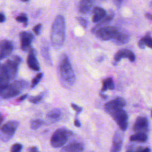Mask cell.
I'll list each match as a JSON object with an SVG mask.
<instances>
[{
    "label": "cell",
    "instance_id": "cell-1",
    "mask_svg": "<svg viewBox=\"0 0 152 152\" xmlns=\"http://www.w3.org/2000/svg\"><path fill=\"white\" fill-rule=\"evenodd\" d=\"M65 36V21L63 15H58L52 24L50 41L56 50L61 49L64 43Z\"/></svg>",
    "mask_w": 152,
    "mask_h": 152
},
{
    "label": "cell",
    "instance_id": "cell-2",
    "mask_svg": "<svg viewBox=\"0 0 152 152\" xmlns=\"http://www.w3.org/2000/svg\"><path fill=\"white\" fill-rule=\"evenodd\" d=\"M58 73L61 82L65 88L71 87L75 81V76L68 56L64 54L59 59Z\"/></svg>",
    "mask_w": 152,
    "mask_h": 152
},
{
    "label": "cell",
    "instance_id": "cell-3",
    "mask_svg": "<svg viewBox=\"0 0 152 152\" xmlns=\"http://www.w3.org/2000/svg\"><path fill=\"white\" fill-rule=\"evenodd\" d=\"M28 86V83L24 80H17L10 84L8 86L0 89L2 99H7L17 96Z\"/></svg>",
    "mask_w": 152,
    "mask_h": 152
},
{
    "label": "cell",
    "instance_id": "cell-4",
    "mask_svg": "<svg viewBox=\"0 0 152 152\" xmlns=\"http://www.w3.org/2000/svg\"><path fill=\"white\" fill-rule=\"evenodd\" d=\"M72 132L66 128H59L56 129L50 138V144L54 148L63 146L68 141Z\"/></svg>",
    "mask_w": 152,
    "mask_h": 152
},
{
    "label": "cell",
    "instance_id": "cell-5",
    "mask_svg": "<svg viewBox=\"0 0 152 152\" xmlns=\"http://www.w3.org/2000/svg\"><path fill=\"white\" fill-rule=\"evenodd\" d=\"M19 125V122L17 121L11 120L7 122L1 128L0 138L2 141L7 142L14 136L15 132Z\"/></svg>",
    "mask_w": 152,
    "mask_h": 152
},
{
    "label": "cell",
    "instance_id": "cell-6",
    "mask_svg": "<svg viewBox=\"0 0 152 152\" xmlns=\"http://www.w3.org/2000/svg\"><path fill=\"white\" fill-rule=\"evenodd\" d=\"M113 120L116 122L120 129L125 131L128 128V115L125 110L120 109L112 112L110 115Z\"/></svg>",
    "mask_w": 152,
    "mask_h": 152
},
{
    "label": "cell",
    "instance_id": "cell-7",
    "mask_svg": "<svg viewBox=\"0 0 152 152\" xmlns=\"http://www.w3.org/2000/svg\"><path fill=\"white\" fill-rule=\"evenodd\" d=\"M118 30L112 26H104L100 28L95 33L97 36L103 40H113L118 34Z\"/></svg>",
    "mask_w": 152,
    "mask_h": 152
},
{
    "label": "cell",
    "instance_id": "cell-8",
    "mask_svg": "<svg viewBox=\"0 0 152 152\" xmlns=\"http://www.w3.org/2000/svg\"><path fill=\"white\" fill-rule=\"evenodd\" d=\"M126 104V102L124 98L121 97H118L115 99L108 102L104 104V110L110 115L114 111L122 109Z\"/></svg>",
    "mask_w": 152,
    "mask_h": 152
},
{
    "label": "cell",
    "instance_id": "cell-9",
    "mask_svg": "<svg viewBox=\"0 0 152 152\" xmlns=\"http://www.w3.org/2000/svg\"><path fill=\"white\" fill-rule=\"evenodd\" d=\"M20 38L21 49L24 51L30 52L32 49L31 43L34 39L33 35L30 32L22 31L20 34Z\"/></svg>",
    "mask_w": 152,
    "mask_h": 152
},
{
    "label": "cell",
    "instance_id": "cell-10",
    "mask_svg": "<svg viewBox=\"0 0 152 152\" xmlns=\"http://www.w3.org/2000/svg\"><path fill=\"white\" fill-rule=\"evenodd\" d=\"M148 121L145 117L139 116L137 118L134 125L133 130L135 132H144L148 131Z\"/></svg>",
    "mask_w": 152,
    "mask_h": 152
},
{
    "label": "cell",
    "instance_id": "cell-11",
    "mask_svg": "<svg viewBox=\"0 0 152 152\" xmlns=\"http://www.w3.org/2000/svg\"><path fill=\"white\" fill-rule=\"evenodd\" d=\"M123 134L119 131H116L112 140V144L110 152H121L123 143Z\"/></svg>",
    "mask_w": 152,
    "mask_h": 152
},
{
    "label": "cell",
    "instance_id": "cell-12",
    "mask_svg": "<svg viewBox=\"0 0 152 152\" xmlns=\"http://www.w3.org/2000/svg\"><path fill=\"white\" fill-rule=\"evenodd\" d=\"M13 50V45L12 42L8 40H2L1 42L0 48V59L4 58L9 56Z\"/></svg>",
    "mask_w": 152,
    "mask_h": 152
},
{
    "label": "cell",
    "instance_id": "cell-13",
    "mask_svg": "<svg viewBox=\"0 0 152 152\" xmlns=\"http://www.w3.org/2000/svg\"><path fill=\"white\" fill-rule=\"evenodd\" d=\"M4 67L11 79L14 78L17 74L18 64L12 59L7 60L4 64Z\"/></svg>",
    "mask_w": 152,
    "mask_h": 152
},
{
    "label": "cell",
    "instance_id": "cell-14",
    "mask_svg": "<svg viewBox=\"0 0 152 152\" xmlns=\"http://www.w3.org/2000/svg\"><path fill=\"white\" fill-rule=\"evenodd\" d=\"M27 62L28 67L30 69L36 71H37L40 69L39 64L36 56L35 50L33 48L29 52V54L27 56Z\"/></svg>",
    "mask_w": 152,
    "mask_h": 152
},
{
    "label": "cell",
    "instance_id": "cell-15",
    "mask_svg": "<svg viewBox=\"0 0 152 152\" xmlns=\"http://www.w3.org/2000/svg\"><path fill=\"white\" fill-rule=\"evenodd\" d=\"M123 58H128L131 62H134L135 59V56L134 53L132 51L126 49H121L117 52L114 56V59L116 62H119Z\"/></svg>",
    "mask_w": 152,
    "mask_h": 152
},
{
    "label": "cell",
    "instance_id": "cell-16",
    "mask_svg": "<svg viewBox=\"0 0 152 152\" xmlns=\"http://www.w3.org/2000/svg\"><path fill=\"white\" fill-rule=\"evenodd\" d=\"M84 146L81 142H71L64 147L61 152H84Z\"/></svg>",
    "mask_w": 152,
    "mask_h": 152
},
{
    "label": "cell",
    "instance_id": "cell-17",
    "mask_svg": "<svg viewBox=\"0 0 152 152\" xmlns=\"http://www.w3.org/2000/svg\"><path fill=\"white\" fill-rule=\"evenodd\" d=\"M10 79L4 64L1 65L0 68V89L8 86L10 84Z\"/></svg>",
    "mask_w": 152,
    "mask_h": 152
},
{
    "label": "cell",
    "instance_id": "cell-18",
    "mask_svg": "<svg viewBox=\"0 0 152 152\" xmlns=\"http://www.w3.org/2000/svg\"><path fill=\"white\" fill-rule=\"evenodd\" d=\"M93 16L92 18V21L93 23L99 22L106 15V11L102 8L96 7L93 10Z\"/></svg>",
    "mask_w": 152,
    "mask_h": 152
},
{
    "label": "cell",
    "instance_id": "cell-19",
    "mask_svg": "<svg viewBox=\"0 0 152 152\" xmlns=\"http://www.w3.org/2000/svg\"><path fill=\"white\" fill-rule=\"evenodd\" d=\"M93 4V0H81L78 4V11L83 14L87 13L91 8Z\"/></svg>",
    "mask_w": 152,
    "mask_h": 152
},
{
    "label": "cell",
    "instance_id": "cell-20",
    "mask_svg": "<svg viewBox=\"0 0 152 152\" xmlns=\"http://www.w3.org/2000/svg\"><path fill=\"white\" fill-rule=\"evenodd\" d=\"M129 36L128 34L119 32L115 38L113 39V41L115 44L120 45L127 43L129 41Z\"/></svg>",
    "mask_w": 152,
    "mask_h": 152
},
{
    "label": "cell",
    "instance_id": "cell-21",
    "mask_svg": "<svg viewBox=\"0 0 152 152\" xmlns=\"http://www.w3.org/2000/svg\"><path fill=\"white\" fill-rule=\"evenodd\" d=\"M129 140L132 142H144L147 140V135L144 132H136L129 137Z\"/></svg>",
    "mask_w": 152,
    "mask_h": 152
},
{
    "label": "cell",
    "instance_id": "cell-22",
    "mask_svg": "<svg viewBox=\"0 0 152 152\" xmlns=\"http://www.w3.org/2000/svg\"><path fill=\"white\" fill-rule=\"evenodd\" d=\"M115 88V84L112 78H107L103 81L102 87L101 89L102 92L106 91L107 90H113Z\"/></svg>",
    "mask_w": 152,
    "mask_h": 152
},
{
    "label": "cell",
    "instance_id": "cell-23",
    "mask_svg": "<svg viewBox=\"0 0 152 152\" xmlns=\"http://www.w3.org/2000/svg\"><path fill=\"white\" fill-rule=\"evenodd\" d=\"M61 116V111L59 109H54L48 112L46 117L52 121H56Z\"/></svg>",
    "mask_w": 152,
    "mask_h": 152
},
{
    "label": "cell",
    "instance_id": "cell-24",
    "mask_svg": "<svg viewBox=\"0 0 152 152\" xmlns=\"http://www.w3.org/2000/svg\"><path fill=\"white\" fill-rule=\"evenodd\" d=\"M49 49L47 48H43L42 49V56L43 57L45 62L51 65L52 62H51V59H50V57L49 53Z\"/></svg>",
    "mask_w": 152,
    "mask_h": 152
},
{
    "label": "cell",
    "instance_id": "cell-25",
    "mask_svg": "<svg viewBox=\"0 0 152 152\" xmlns=\"http://www.w3.org/2000/svg\"><path fill=\"white\" fill-rule=\"evenodd\" d=\"M15 20L20 23H23L24 27H26L28 24V18L27 15L24 13L20 14L18 16L15 18Z\"/></svg>",
    "mask_w": 152,
    "mask_h": 152
},
{
    "label": "cell",
    "instance_id": "cell-26",
    "mask_svg": "<svg viewBox=\"0 0 152 152\" xmlns=\"http://www.w3.org/2000/svg\"><path fill=\"white\" fill-rule=\"evenodd\" d=\"M43 124V121L42 119L33 120L30 123V128L32 129H37Z\"/></svg>",
    "mask_w": 152,
    "mask_h": 152
},
{
    "label": "cell",
    "instance_id": "cell-27",
    "mask_svg": "<svg viewBox=\"0 0 152 152\" xmlns=\"http://www.w3.org/2000/svg\"><path fill=\"white\" fill-rule=\"evenodd\" d=\"M43 77V73L40 72L39 74H37L31 80V87L33 88L40 81L41 78Z\"/></svg>",
    "mask_w": 152,
    "mask_h": 152
},
{
    "label": "cell",
    "instance_id": "cell-28",
    "mask_svg": "<svg viewBox=\"0 0 152 152\" xmlns=\"http://www.w3.org/2000/svg\"><path fill=\"white\" fill-rule=\"evenodd\" d=\"M43 97V94L42 93V94H39L37 96H30V97H29L28 100H29V102H30L32 103L37 104L42 100Z\"/></svg>",
    "mask_w": 152,
    "mask_h": 152
},
{
    "label": "cell",
    "instance_id": "cell-29",
    "mask_svg": "<svg viewBox=\"0 0 152 152\" xmlns=\"http://www.w3.org/2000/svg\"><path fill=\"white\" fill-rule=\"evenodd\" d=\"M23 145L20 143H15L12 145L10 149L11 152H21Z\"/></svg>",
    "mask_w": 152,
    "mask_h": 152
},
{
    "label": "cell",
    "instance_id": "cell-30",
    "mask_svg": "<svg viewBox=\"0 0 152 152\" xmlns=\"http://www.w3.org/2000/svg\"><path fill=\"white\" fill-rule=\"evenodd\" d=\"M143 40V42L145 46H147L148 47L152 49V38L149 36L148 35H145L144 37L142 38Z\"/></svg>",
    "mask_w": 152,
    "mask_h": 152
},
{
    "label": "cell",
    "instance_id": "cell-31",
    "mask_svg": "<svg viewBox=\"0 0 152 152\" xmlns=\"http://www.w3.org/2000/svg\"><path fill=\"white\" fill-rule=\"evenodd\" d=\"M77 20L78 22L79 23V24H80L83 28H86L87 27V23L86 20L84 18H82V17H78L77 18Z\"/></svg>",
    "mask_w": 152,
    "mask_h": 152
},
{
    "label": "cell",
    "instance_id": "cell-32",
    "mask_svg": "<svg viewBox=\"0 0 152 152\" xmlns=\"http://www.w3.org/2000/svg\"><path fill=\"white\" fill-rule=\"evenodd\" d=\"M41 28H42V24H37V25H36L34 27V28H33L34 33L36 35H39L40 34Z\"/></svg>",
    "mask_w": 152,
    "mask_h": 152
},
{
    "label": "cell",
    "instance_id": "cell-33",
    "mask_svg": "<svg viewBox=\"0 0 152 152\" xmlns=\"http://www.w3.org/2000/svg\"><path fill=\"white\" fill-rule=\"evenodd\" d=\"M71 106L72 107V108L77 113V114L80 113V112H81L82 111V107L78 106L77 104H75L74 103H71Z\"/></svg>",
    "mask_w": 152,
    "mask_h": 152
},
{
    "label": "cell",
    "instance_id": "cell-34",
    "mask_svg": "<svg viewBox=\"0 0 152 152\" xmlns=\"http://www.w3.org/2000/svg\"><path fill=\"white\" fill-rule=\"evenodd\" d=\"M12 59L14 61H15L17 63H18V64H20V62H21V58L20 56H17V55L12 56Z\"/></svg>",
    "mask_w": 152,
    "mask_h": 152
},
{
    "label": "cell",
    "instance_id": "cell-35",
    "mask_svg": "<svg viewBox=\"0 0 152 152\" xmlns=\"http://www.w3.org/2000/svg\"><path fill=\"white\" fill-rule=\"evenodd\" d=\"M127 152H133V151H128ZM135 152H150V149L148 147H146V148H142V149H138Z\"/></svg>",
    "mask_w": 152,
    "mask_h": 152
},
{
    "label": "cell",
    "instance_id": "cell-36",
    "mask_svg": "<svg viewBox=\"0 0 152 152\" xmlns=\"http://www.w3.org/2000/svg\"><path fill=\"white\" fill-rule=\"evenodd\" d=\"M138 46H139V47H140V48H141V49H144V48H145V44H144V43L143 40L142 39V38L140 40V41H139V42H138Z\"/></svg>",
    "mask_w": 152,
    "mask_h": 152
},
{
    "label": "cell",
    "instance_id": "cell-37",
    "mask_svg": "<svg viewBox=\"0 0 152 152\" xmlns=\"http://www.w3.org/2000/svg\"><path fill=\"white\" fill-rule=\"evenodd\" d=\"M27 97V94H24V95L20 96V97H18L17 100V101H18V102H22V101H23L24 100H25Z\"/></svg>",
    "mask_w": 152,
    "mask_h": 152
},
{
    "label": "cell",
    "instance_id": "cell-38",
    "mask_svg": "<svg viewBox=\"0 0 152 152\" xmlns=\"http://www.w3.org/2000/svg\"><path fill=\"white\" fill-rule=\"evenodd\" d=\"M112 1H113V3H114L116 6L119 7V6L121 5V4L122 3V2H123L124 0H112Z\"/></svg>",
    "mask_w": 152,
    "mask_h": 152
},
{
    "label": "cell",
    "instance_id": "cell-39",
    "mask_svg": "<svg viewBox=\"0 0 152 152\" xmlns=\"http://www.w3.org/2000/svg\"><path fill=\"white\" fill-rule=\"evenodd\" d=\"M74 123V125H75V126H77V127H80L81 124H80V122L79 121L78 119H75Z\"/></svg>",
    "mask_w": 152,
    "mask_h": 152
},
{
    "label": "cell",
    "instance_id": "cell-40",
    "mask_svg": "<svg viewBox=\"0 0 152 152\" xmlns=\"http://www.w3.org/2000/svg\"><path fill=\"white\" fill-rule=\"evenodd\" d=\"M30 152H37V147H31L29 149Z\"/></svg>",
    "mask_w": 152,
    "mask_h": 152
},
{
    "label": "cell",
    "instance_id": "cell-41",
    "mask_svg": "<svg viewBox=\"0 0 152 152\" xmlns=\"http://www.w3.org/2000/svg\"><path fill=\"white\" fill-rule=\"evenodd\" d=\"M1 23H3L5 20V15L3 14L2 12L1 13Z\"/></svg>",
    "mask_w": 152,
    "mask_h": 152
},
{
    "label": "cell",
    "instance_id": "cell-42",
    "mask_svg": "<svg viewBox=\"0 0 152 152\" xmlns=\"http://www.w3.org/2000/svg\"><path fill=\"white\" fill-rule=\"evenodd\" d=\"M145 17H146L147 18H148V20H152V15H151V14H148V13H147V14H145Z\"/></svg>",
    "mask_w": 152,
    "mask_h": 152
},
{
    "label": "cell",
    "instance_id": "cell-43",
    "mask_svg": "<svg viewBox=\"0 0 152 152\" xmlns=\"http://www.w3.org/2000/svg\"><path fill=\"white\" fill-rule=\"evenodd\" d=\"M100 95L101 97H102V98H103V99H107V96L106 95L104 94L100 93Z\"/></svg>",
    "mask_w": 152,
    "mask_h": 152
},
{
    "label": "cell",
    "instance_id": "cell-44",
    "mask_svg": "<svg viewBox=\"0 0 152 152\" xmlns=\"http://www.w3.org/2000/svg\"><path fill=\"white\" fill-rule=\"evenodd\" d=\"M103 59H104V58L103 56H100L97 58V61L98 62H102L103 60Z\"/></svg>",
    "mask_w": 152,
    "mask_h": 152
},
{
    "label": "cell",
    "instance_id": "cell-45",
    "mask_svg": "<svg viewBox=\"0 0 152 152\" xmlns=\"http://www.w3.org/2000/svg\"><path fill=\"white\" fill-rule=\"evenodd\" d=\"M21 1H23V2H27V1H28V0H21Z\"/></svg>",
    "mask_w": 152,
    "mask_h": 152
},
{
    "label": "cell",
    "instance_id": "cell-46",
    "mask_svg": "<svg viewBox=\"0 0 152 152\" xmlns=\"http://www.w3.org/2000/svg\"><path fill=\"white\" fill-rule=\"evenodd\" d=\"M151 116H152V110H151Z\"/></svg>",
    "mask_w": 152,
    "mask_h": 152
},
{
    "label": "cell",
    "instance_id": "cell-47",
    "mask_svg": "<svg viewBox=\"0 0 152 152\" xmlns=\"http://www.w3.org/2000/svg\"><path fill=\"white\" fill-rule=\"evenodd\" d=\"M37 152H38V151H37Z\"/></svg>",
    "mask_w": 152,
    "mask_h": 152
}]
</instances>
